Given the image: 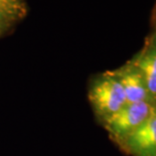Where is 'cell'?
Masks as SVG:
<instances>
[{
    "mask_svg": "<svg viewBox=\"0 0 156 156\" xmlns=\"http://www.w3.org/2000/svg\"><path fill=\"white\" fill-rule=\"evenodd\" d=\"M136 69L143 76L156 77V48H151L139 56L136 61Z\"/></svg>",
    "mask_w": 156,
    "mask_h": 156,
    "instance_id": "6",
    "label": "cell"
},
{
    "mask_svg": "<svg viewBox=\"0 0 156 156\" xmlns=\"http://www.w3.org/2000/svg\"><path fill=\"white\" fill-rule=\"evenodd\" d=\"M10 21L9 19L6 17L5 15H3L1 12H0V34L3 31V29H4L6 26H7V23Z\"/></svg>",
    "mask_w": 156,
    "mask_h": 156,
    "instance_id": "7",
    "label": "cell"
},
{
    "mask_svg": "<svg viewBox=\"0 0 156 156\" xmlns=\"http://www.w3.org/2000/svg\"><path fill=\"white\" fill-rule=\"evenodd\" d=\"M0 12L10 21L21 18L26 12L24 0H0Z\"/></svg>",
    "mask_w": 156,
    "mask_h": 156,
    "instance_id": "5",
    "label": "cell"
},
{
    "mask_svg": "<svg viewBox=\"0 0 156 156\" xmlns=\"http://www.w3.org/2000/svg\"><path fill=\"white\" fill-rule=\"evenodd\" d=\"M116 78L119 80L122 86L127 104L144 101L148 102L150 94L141 73L137 69H125L116 76Z\"/></svg>",
    "mask_w": 156,
    "mask_h": 156,
    "instance_id": "4",
    "label": "cell"
},
{
    "mask_svg": "<svg viewBox=\"0 0 156 156\" xmlns=\"http://www.w3.org/2000/svg\"><path fill=\"white\" fill-rule=\"evenodd\" d=\"M127 147L138 156H156V110L143 124L125 137Z\"/></svg>",
    "mask_w": 156,
    "mask_h": 156,
    "instance_id": "3",
    "label": "cell"
},
{
    "mask_svg": "<svg viewBox=\"0 0 156 156\" xmlns=\"http://www.w3.org/2000/svg\"><path fill=\"white\" fill-rule=\"evenodd\" d=\"M90 99L96 110L105 118L127 104L120 82L114 76H108L96 83L90 93Z\"/></svg>",
    "mask_w": 156,
    "mask_h": 156,
    "instance_id": "2",
    "label": "cell"
},
{
    "mask_svg": "<svg viewBox=\"0 0 156 156\" xmlns=\"http://www.w3.org/2000/svg\"><path fill=\"white\" fill-rule=\"evenodd\" d=\"M156 109L147 101L126 104L105 118L106 127L116 137H127L153 114Z\"/></svg>",
    "mask_w": 156,
    "mask_h": 156,
    "instance_id": "1",
    "label": "cell"
}]
</instances>
